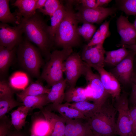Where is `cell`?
I'll return each instance as SVG.
<instances>
[{
	"label": "cell",
	"mask_w": 136,
	"mask_h": 136,
	"mask_svg": "<svg viewBox=\"0 0 136 136\" xmlns=\"http://www.w3.org/2000/svg\"><path fill=\"white\" fill-rule=\"evenodd\" d=\"M81 27L86 34V37L85 39L91 38L96 31L95 26L91 23H83Z\"/></svg>",
	"instance_id": "cell-38"
},
{
	"label": "cell",
	"mask_w": 136,
	"mask_h": 136,
	"mask_svg": "<svg viewBox=\"0 0 136 136\" xmlns=\"http://www.w3.org/2000/svg\"><path fill=\"white\" fill-rule=\"evenodd\" d=\"M32 125L34 126L37 136H48L51 132V125L44 117L35 120Z\"/></svg>",
	"instance_id": "cell-30"
},
{
	"label": "cell",
	"mask_w": 136,
	"mask_h": 136,
	"mask_svg": "<svg viewBox=\"0 0 136 136\" xmlns=\"http://www.w3.org/2000/svg\"><path fill=\"white\" fill-rule=\"evenodd\" d=\"M116 46L118 47H121L128 48L129 50H132L136 52V44L133 45L129 46L119 44H117Z\"/></svg>",
	"instance_id": "cell-44"
},
{
	"label": "cell",
	"mask_w": 136,
	"mask_h": 136,
	"mask_svg": "<svg viewBox=\"0 0 136 136\" xmlns=\"http://www.w3.org/2000/svg\"><path fill=\"white\" fill-rule=\"evenodd\" d=\"M85 92L86 97L88 100H91L93 96V91L90 86L87 84V85L84 88Z\"/></svg>",
	"instance_id": "cell-42"
},
{
	"label": "cell",
	"mask_w": 136,
	"mask_h": 136,
	"mask_svg": "<svg viewBox=\"0 0 136 136\" xmlns=\"http://www.w3.org/2000/svg\"><path fill=\"white\" fill-rule=\"evenodd\" d=\"M87 64L84 75L87 84L89 85L92 90L93 94L91 101L100 107L108 100L110 95L105 90L99 75L94 73L91 67Z\"/></svg>",
	"instance_id": "cell-8"
},
{
	"label": "cell",
	"mask_w": 136,
	"mask_h": 136,
	"mask_svg": "<svg viewBox=\"0 0 136 136\" xmlns=\"http://www.w3.org/2000/svg\"><path fill=\"white\" fill-rule=\"evenodd\" d=\"M30 136H37L33 126L32 124Z\"/></svg>",
	"instance_id": "cell-47"
},
{
	"label": "cell",
	"mask_w": 136,
	"mask_h": 136,
	"mask_svg": "<svg viewBox=\"0 0 136 136\" xmlns=\"http://www.w3.org/2000/svg\"><path fill=\"white\" fill-rule=\"evenodd\" d=\"M90 58L87 64L91 67L104 68L105 64L104 55L106 51L103 44H99L92 46Z\"/></svg>",
	"instance_id": "cell-20"
},
{
	"label": "cell",
	"mask_w": 136,
	"mask_h": 136,
	"mask_svg": "<svg viewBox=\"0 0 136 136\" xmlns=\"http://www.w3.org/2000/svg\"><path fill=\"white\" fill-rule=\"evenodd\" d=\"M72 52V48H63L61 50H55L51 53L40 77L49 86H52L64 79V62Z\"/></svg>",
	"instance_id": "cell-5"
},
{
	"label": "cell",
	"mask_w": 136,
	"mask_h": 136,
	"mask_svg": "<svg viewBox=\"0 0 136 136\" xmlns=\"http://www.w3.org/2000/svg\"><path fill=\"white\" fill-rule=\"evenodd\" d=\"M112 1L110 0H97L96 3L97 7H101L104 5L107 4Z\"/></svg>",
	"instance_id": "cell-45"
},
{
	"label": "cell",
	"mask_w": 136,
	"mask_h": 136,
	"mask_svg": "<svg viewBox=\"0 0 136 136\" xmlns=\"http://www.w3.org/2000/svg\"><path fill=\"white\" fill-rule=\"evenodd\" d=\"M61 4L57 0H47L44 6L38 10V12L49 16L50 18L59 8Z\"/></svg>",
	"instance_id": "cell-33"
},
{
	"label": "cell",
	"mask_w": 136,
	"mask_h": 136,
	"mask_svg": "<svg viewBox=\"0 0 136 136\" xmlns=\"http://www.w3.org/2000/svg\"><path fill=\"white\" fill-rule=\"evenodd\" d=\"M114 7H98L95 8H88L82 6L79 8L76 13L78 20L84 23H100L109 16L116 12Z\"/></svg>",
	"instance_id": "cell-9"
},
{
	"label": "cell",
	"mask_w": 136,
	"mask_h": 136,
	"mask_svg": "<svg viewBox=\"0 0 136 136\" xmlns=\"http://www.w3.org/2000/svg\"><path fill=\"white\" fill-rule=\"evenodd\" d=\"M91 136H95L94 134Z\"/></svg>",
	"instance_id": "cell-50"
},
{
	"label": "cell",
	"mask_w": 136,
	"mask_h": 136,
	"mask_svg": "<svg viewBox=\"0 0 136 136\" xmlns=\"http://www.w3.org/2000/svg\"><path fill=\"white\" fill-rule=\"evenodd\" d=\"M28 79L26 75L21 72H17L12 76L10 80V86L16 89H23L27 84Z\"/></svg>",
	"instance_id": "cell-32"
},
{
	"label": "cell",
	"mask_w": 136,
	"mask_h": 136,
	"mask_svg": "<svg viewBox=\"0 0 136 136\" xmlns=\"http://www.w3.org/2000/svg\"><path fill=\"white\" fill-rule=\"evenodd\" d=\"M136 55V52L130 50L125 58L110 70V72L120 83L124 85L130 84L134 71V61Z\"/></svg>",
	"instance_id": "cell-11"
},
{
	"label": "cell",
	"mask_w": 136,
	"mask_h": 136,
	"mask_svg": "<svg viewBox=\"0 0 136 136\" xmlns=\"http://www.w3.org/2000/svg\"><path fill=\"white\" fill-rule=\"evenodd\" d=\"M79 3H81L82 6L88 8H95L97 7L96 0H81L78 1Z\"/></svg>",
	"instance_id": "cell-40"
},
{
	"label": "cell",
	"mask_w": 136,
	"mask_h": 136,
	"mask_svg": "<svg viewBox=\"0 0 136 136\" xmlns=\"http://www.w3.org/2000/svg\"><path fill=\"white\" fill-rule=\"evenodd\" d=\"M23 105L29 108L30 110L34 109L41 110L44 106L49 103L47 98V94L37 96H27L22 100Z\"/></svg>",
	"instance_id": "cell-24"
},
{
	"label": "cell",
	"mask_w": 136,
	"mask_h": 136,
	"mask_svg": "<svg viewBox=\"0 0 136 136\" xmlns=\"http://www.w3.org/2000/svg\"><path fill=\"white\" fill-rule=\"evenodd\" d=\"M23 30L19 24L12 26L7 23H0V46L11 50L23 40Z\"/></svg>",
	"instance_id": "cell-10"
},
{
	"label": "cell",
	"mask_w": 136,
	"mask_h": 136,
	"mask_svg": "<svg viewBox=\"0 0 136 136\" xmlns=\"http://www.w3.org/2000/svg\"><path fill=\"white\" fill-rule=\"evenodd\" d=\"M40 111L51 126V130L48 136H65L66 119L46 108H44Z\"/></svg>",
	"instance_id": "cell-15"
},
{
	"label": "cell",
	"mask_w": 136,
	"mask_h": 136,
	"mask_svg": "<svg viewBox=\"0 0 136 136\" xmlns=\"http://www.w3.org/2000/svg\"><path fill=\"white\" fill-rule=\"evenodd\" d=\"M101 33L99 28L95 32L91 39H94L99 37L101 35Z\"/></svg>",
	"instance_id": "cell-46"
},
{
	"label": "cell",
	"mask_w": 136,
	"mask_h": 136,
	"mask_svg": "<svg viewBox=\"0 0 136 136\" xmlns=\"http://www.w3.org/2000/svg\"><path fill=\"white\" fill-rule=\"evenodd\" d=\"M9 0H0V21L1 23H10L16 26L19 24V20L9 8Z\"/></svg>",
	"instance_id": "cell-25"
},
{
	"label": "cell",
	"mask_w": 136,
	"mask_h": 136,
	"mask_svg": "<svg viewBox=\"0 0 136 136\" xmlns=\"http://www.w3.org/2000/svg\"><path fill=\"white\" fill-rule=\"evenodd\" d=\"M50 89L44 86L39 82H35L31 83L26 88L21 92L17 93V96L21 100L25 97L28 96H34L44 94H48Z\"/></svg>",
	"instance_id": "cell-26"
},
{
	"label": "cell",
	"mask_w": 136,
	"mask_h": 136,
	"mask_svg": "<svg viewBox=\"0 0 136 136\" xmlns=\"http://www.w3.org/2000/svg\"><path fill=\"white\" fill-rule=\"evenodd\" d=\"M14 92L11 86L5 80L0 82V97L13 95Z\"/></svg>",
	"instance_id": "cell-36"
},
{
	"label": "cell",
	"mask_w": 136,
	"mask_h": 136,
	"mask_svg": "<svg viewBox=\"0 0 136 136\" xmlns=\"http://www.w3.org/2000/svg\"><path fill=\"white\" fill-rule=\"evenodd\" d=\"M110 22V21H106L102 24L99 28L101 34L100 37L103 42L110 35L111 33L109 29Z\"/></svg>",
	"instance_id": "cell-37"
},
{
	"label": "cell",
	"mask_w": 136,
	"mask_h": 136,
	"mask_svg": "<svg viewBox=\"0 0 136 136\" xmlns=\"http://www.w3.org/2000/svg\"><path fill=\"white\" fill-rule=\"evenodd\" d=\"M30 111L29 108L23 105L19 107L12 112L11 122L15 130H21L25 125L27 116Z\"/></svg>",
	"instance_id": "cell-19"
},
{
	"label": "cell",
	"mask_w": 136,
	"mask_h": 136,
	"mask_svg": "<svg viewBox=\"0 0 136 136\" xmlns=\"http://www.w3.org/2000/svg\"><path fill=\"white\" fill-rule=\"evenodd\" d=\"M132 132L133 136H136V106L130 109Z\"/></svg>",
	"instance_id": "cell-39"
},
{
	"label": "cell",
	"mask_w": 136,
	"mask_h": 136,
	"mask_svg": "<svg viewBox=\"0 0 136 136\" xmlns=\"http://www.w3.org/2000/svg\"><path fill=\"white\" fill-rule=\"evenodd\" d=\"M64 100L69 103L88 101L85 94L84 88L81 87H69L65 92Z\"/></svg>",
	"instance_id": "cell-27"
},
{
	"label": "cell",
	"mask_w": 136,
	"mask_h": 136,
	"mask_svg": "<svg viewBox=\"0 0 136 136\" xmlns=\"http://www.w3.org/2000/svg\"><path fill=\"white\" fill-rule=\"evenodd\" d=\"M130 51V50H127L126 48L123 47L116 50L106 51L105 64L116 66L125 58Z\"/></svg>",
	"instance_id": "cell-23"
},
{
	"label": "cell",
	"mask_w": 136,
	"mask_h": 136,
	"mask_svg": "<svg viewBox=\"0 0 136 136\" xmlns=\"http://www.w3.org/2000/svg\"><path fill=\"white\" fill-rule=\"evenodd\" d=\"M87 66L78 53H72L68 56L64 62V72L70 87H75L79 78L84 75Z\"/></svg>",
	"instance_id": "cell-7"
},
{
	"label": "cell",
	"mask_w": 136,
	"mask_h": 136,
	"mask_svg": "<svg viewBox=\"0 0 136 136\" xmlns=\"http://www.w3.org/2000/svg\"><path fill=\"white\" fill-rule=\"evenodd\" d=\"M65 136H91L93 133L88 123L80 119H66Z\"/></svg>",
	"instance_id": "cell-14"
},
{
	"label": "cell",
	"mask_w": 136,
	"mask_h": 136,
	"mask_svg": "<svg viewBox=\"0 0 136 136\" xmlns=\"http://www.w3.org/2000/svg\"><path fill=\"white\" fill-rule=\"evenodd\" d=\"M68 105L81 113L86 117L87 120L93 116L101 107L86 101L72 103H68Z\"/></svg>",
	"instance_id": "cell-22"
},
{
	"label": "cell",
	"mask_w": 136,
	"mask_h": 136,
	"mask_svg": "<svg viewBox=\"0 0 136 136\" xmlns=\"http://www.w3.org/2000/svg\"><path fill=\"white\" fill-rule=\"evenodd\" d=\"M116 108L108 100L87 122L95 136H117Z\"/></svg>",
	"instance_id": "cell-2"
},
{
	"label": "cell",
	"mask_w": 136,
	"mask_h": 136,
	"mask_svg": "<svg viewBox=\"0 0 136 136\" xmlns=\"http://www.w3.org/2000/svg\"><path fill=\"white\" fill-rule=\"evenodd\" d=\"M128 96L127 93L123 91L114 101H115L114 106L118 113L117 131L119 136H133Z\"/></svg>",
	"instance_id": "cell-6"
},
{
	"label": "cell",
	"mask_w": 136,
	"mask_h": 136,
	"mask_svg": "<svg viewBox=\"0 0 136 136\" xmlns=\"http://www.w3.org/2000/svg\"><path fill=\"white\" fill-rule=\"evenodd\" d=\"M11 120L6 115L0 118V136H7L11 130Z\"/></svg>",
	"instance_id": "cell-34"
},
{
	"label": "cell",
	"mask_w": 136,
	"mask_h": 136,
	"mask_svg": "<svg viewBox=\"0 0 136 136\" xmlns=\"http://www.w3.org/2000/svg\"><path fill=\"white\" fill-rule=\"evenodd\" d=\"M130 84L132 87L130 96V100L133 105V106H136V68L134 67Z\"/></svg>",
	"instance_id": "cell-35"
},
{
	"label": "cell",
	"mask_w": 136,
	"mask_h": 136,
	"mask_svg": "<svg viewBox=\"0 0 136 136\" xmlns=\"http://www.w3.org/2000/svg\"><path fill=\"white\" fill-rule=\"evenodd\" d=\"M13 95L0 97V118L5 115L13 108L23 105L16 100Z\"/></svg>",
	"instance_id": "cell-28"
},
{
	"label": "cell",
	"mask_w": 136,
	"mask_h": 136,
	"mask_svg": "<svg viewBox=\"0 0 136 136\" xmlns=\"http://www.w3.org/2000/svg\"><path fill=\"white\" fill-rule=\"evenodd\" d=\"M16 53L21 67L33 77H40V69L43 62L39 49L25 38L17 46Z\"/></svg>",
	"instance_id": "cell-4"
},
{
	"label": "cell",
	"mask_w": 136,
	"mask_h": 136,
	"mask_svg": "<svg viewBox=\"0 0 136 136\" xmlns=\"http://www.w3.org/2000/svg\"><path fill=\"white\" fill-rule=\"evenodd\" d=\"M120 10L127 15H136V0L116 1Z\"/></svg>",
	"instance_id": "cell-31"
},
{
	"label": "cell",
	"mask_w": 136,
	"mask_h": 136,
	"mask_svg": "<svg viewBox=\"0 0 136 136\" xmlns=\"http://www.w3.org/2000/svg\"><path fill=\"white\" fill-rule=\"evenodd\" d=\"M133 24L136 30V18L135 19Z\"/></svg>",
	"instance_id": "cell-48"
},
{
	"label": "cell",
	"mask_w": 136,
	"mask_h": 136,
	"mask_svg": "<svg viewBox=\"0 0 136 136\" xmlns=\"http://www.w3.org/2000/svg\"><path fill=\"white\" fill-rule=\"evenodd\" d=\"M7 136H29L28 133L21 130H11Z\"/></svg>",
	"instance_id": "cell-41"
},
{
	"label": "cell",
	"mask_w": 136,
	"mask_h": 136,
	"mask_svg": "<svg viewBox=\"0 0 136 136\" xmlns=\"http://www.w3.org/2000/svg\"><path fill=\"white\" fill-rule=\"evenodd\" d=\"M37 0H17L12 5L17 8L14 13L19 20L34 15L36 12L35 7Z\"/></svg>",
	"instance_id": "cell-17"
},
{
	"label": "cell",
	"mask_w": 136,
	"mask_h": 136,
	"mask_svg": "<svg viewBox=\"0 0 136 136\" xmlns=\"http://www.w3.org/2000/svg\"><path fill=\"white\" fill-rule=\"evenodd\" d=\"M65 8V14L56 30L54 43L63 48H72L79 42V36L77 30L79 21L76 13L70 6Z\"/></svg>",
	"instance_id": "cell-3"
},
{
	"label": "cell",
	"mask_w": 136,
	"mask_h": 136,
	"mask_svg": "<svg viewBox=\"0 0 136 136\" xmlns=\"http://www.w3.org/2000/svg\"><path fill=\"white\" fill-rule=\"evenodd\" d=\"M134 63L135 64V65L134 64V67L136 68V59L134 58Z\"/></svg>",
	"instance_id": "cell-49"
},
{
	"label": "cell",
	"mask_w": 136,
	"mask_h": 136,
	"mask_svg": "<svg viewBox=\"0 0 136 136\" xmlns=\"http://www.w3.org/2000/svg\"><path fill=\"white\" fill-rule=\"evenodd\" d=\"M19 21L26 38L36 44L42 55L49 59L54 40L50 34V26L46 23L39 12H36L28 17L21 18Z\"/></svg>",
	"instance_id": "cell-1"
},
{
	"label": "cell",
	"mask_w": 136,
	"mask_h": 136,
	"mask_svg": "<svg viewBox=\"0 0 136 136\" xmlns=\"http://www.w3.org/2000/svg\"><path fill=\"white\" fill-rule=\"evenodd\" d=\"M16 47L11 50L0 46V73L1 75L7 72L13 60L16 52Z\"/></svg>",
	"instance_id": "cell-21"
},
{
	"label": "cell",
	"mask_w": 136,
	"mask_h": 136,
	"mask_svg": "<svg viewBox=\"0 0 136 136\" xmlns=\"http://www.w3.org/2000/svg\"><path fill=\"white\" fill-rule=\"evenodd\" d=\"M94 69L98 73L105 90L114 101L121 94L120 83L111 73L107 71L104 68L96 67Z\"/></svg>",
	"instance_id": "cell-13"
},
{
	"label": "cell",
	"mask_w": 136,
	"mask_h": 136,
	"mask_svg": "<svg viewBox=\"0 0 136 136\" xmlns=\"http://www.w3.org/2000/svg\"><path fill=\"white\" fill-rule=\"evenodd\" d=\"M47 0H37L35 8L36 10L42 8L44 7Z\"/></svg>",
	"instance_id": "cell-43"
},
{
	"label": "cell",
	"mask_w": 136,
	"mask_h": 136,
	"mask_svg": "<svg viewBox=\"0 0 136 136\" xmlns=\"http://www.w3.org/2000/svg\"><path fill=\"white\" fill-rule=\"evenodd\" d=\"M67 83L65 79L54 84L47 94L49 103L62 104L64 100L65 90Z\"/></svg>",
	"instance_id": "cell-18"
},
{
	"label": "cell",
	"mask_w": 136,
	"mask_h": 136,
	"mask_svg": "<svg viewBox=\"0 0 136 136\" xmlns=\"http://www.w3.org/2000/svg\"><path fill=\"white\" fill-rule=\"evenodd\" d=\"M66 12L65 8L61 4L51 18V23L49 27V32L51 36L54 40L57 29L63 19Z\"/></svg>",
	"instance_id": "cell-29"
},
{
	"label": "cell",
	"mask_w": 136,
	"mask_h": 136,
	"mask_svg": "<svg viewBox=\"0 0 136 136\" xmlns=\"http://www.w3.org/2000/svg\"><path fill=\"white\" fill-rule=\"evenodd\" d=\"M46 108L58 112L61 116L65 119L87 120L86 117L80 112L70 107L67 102L63 104L52 103Z\"/></svg>",
	"instance_id": "cell-16"
},
{
	"label": "cell",
	"mask_w": 136,
	"mask_h": 136,
	"mask_svg": "<svg viewBox=\"0 0 136 136\" xmlns=\"http://www.w3.org/2000/svg\"><path fill=\"white\" fill-rule=\"evenodd\" d=\"M116 25L121 38L120 44L129 46L136 44V30L127 17L121 15L117 19Z\"/></svg>",
	"instance_id": "cell-12"
}]
</instances>
